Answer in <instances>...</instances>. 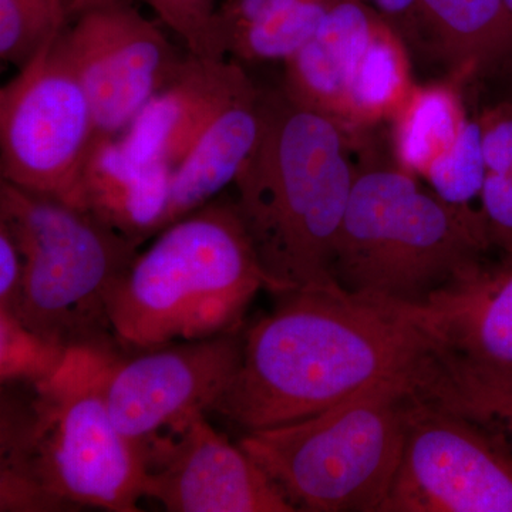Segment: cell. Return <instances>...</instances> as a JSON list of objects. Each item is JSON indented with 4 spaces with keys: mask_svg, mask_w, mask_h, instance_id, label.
Listing matches in <instances>:
<instances>
[{
    "mask_svg": "<svg viewBox=\"0 0 512 512\" xmlns=\"http://www.w3.org/2000/svg\"><path fill=\"white\" fill-rule=\"evenodd\" d=\"M256 84L235 59L188 55L173 82L156 94L119 137L140 163L177 167L225 110Z\"/></svg>",
    "mask_w": 512,
    "mask_h": 512,
    "instance_id": "obj_13",
    "label": "cell"
},
{
    "mask_svg": "<svg viewBox=\"0 0 512 512\" xmlns=\"http://www.w3.org/2000/svg\"><path fill=\"white\" fill-rule=\"evenodd\" d=\"M60 45L89 97L97 141L119 138L187 62L163 30L116 0L84 9Z\"/></svg>",
    "mask_w": 512,
    "mask_h": 512,
    "instance_id": "obj_11",
    "label": "cell"
},
{
    "mask_svg": "<svg viewBox=\"0 0 512 512\" xmlns=\"http://www.w3.org/2000/svg\"><path fill=\"white\" fill-rule=\"evenodd\" d=\"M340 0H302L271 19L227 36V53L238 62L285 60L318 32Z\"/></svg>",
    "mask_w": 512,
    "mask_h": 512,
    "instance_id": "obj_22",
    "label": "cell"
},
{
    "mask_svg": "<svg viewBox=\"0 0 512 512\" xmlns=\"http://www.w3.org/2000/svg\"><path fill=\"white\" fill-rule=\"evenodd\" d=\"M416 311L437 340L441 359L512 370V256L484 262Z\"/></svg>",
    "mask_w": 512,
    "mask_h": 512,
    "instance_id": "obj_14",
    "label": "cell"
},
{
    "mask_svg": "<svg viewBox=\"0 0 512 512\" xmlns=\"http://www.w3.org/2000/svg\"><path fill=\"white\" fill-rule=\"evenodd\" d=\"M466 79V74L453 72L443 82L414 84L390 119L397 167L423 178L431 163L456 143L468 121L460 90Z\"/></svg>",
    "mask_w": 512,
    "mask_h": 512,
    "instance_id": "obj_19",
    "label": "cell"
},
{
    "mask_svg": "<svg viewBox=\"0 0 512 512\" xmlns=\"http://www.w3.org/2000/svg\"><path fill=\"white\" fill-rule=\"evenodd\" d=\"M66 30L64 0H0V59L23 67Z\"/></svg>",
    "mask_w": 512,
    "mask_h": 512,
    "instance_id": "obj_23",
    "label": "cell"
},
{
    "mask_svg": "<svg viewBox=\"0 0 512 512\" xmlns=\"http://www.w3.org/2000/svg\"><path fill=\"white\" fill-rule=\"evenodd\" d=\"M67 348L33 332L12 312L0 309L2 383L42 382L62 365Z\"/></svg>",
    "mask_w": 512,
    "mask_h": 512,
    "instance_id": "obj_25",
    "label": "cell"
},
{
    "mask_svg": "<svg viewBox=\"0 0 512 512\" xmlns=\"http://www.w3.org/2000/svg\"><path fill=\"white\" fill-rule=\"evenodd\" d=\"M272 285L235 204L210 202L156 235L111 291L114 338L130 352L238 332Z\"/></svg>",
    "mask_w": 512,
    "mask_h": 512,
    "instance_id": "obj_4",
    "label": "cell"
},
{
    "mask_svg": "<svg viewBox=\"0 0 512 512\" xmlns=\"http://www.w3.org/2000/svg\"><path fill=\"white\" fill-rule=\"evenodd\" d=\"M406 42L386 19L377 25L350 83L346 127L390 120L414 87Z\"/></svg>",
    "mask_w": 512,
    "mask_h": 512,
    "instance_id": "obj_20",
    "label": "cell"
},
{
    "mask_svg": "<svg viewBox=\"0 0 512 512\" xmlns=\"http://www.w3.org/2000/svg\"><path fill=\"white\" fill-rule=\"evenodd\" d=\"M485 427L414 394L383 512H512V453Z\"/></svg>",
    "mask_w": 512,
    "mask_h": 512,
    "instance_id": "obj_9",
    "label": "cell"
},
{
    "mask_svg": "<svg viewBox=\"0 0 512 512\" xmlns=\"http://www.w3.org/2000/svg\"><path fill=\"white\" fill-rule=\"evenodd\" d=\"M23 279V256L12 232L0 221V309L12 312Z\"/></svg>",
    "mask_w": 512,
    "mask_h": 512,
    "instance_id": "obj_30",
    "label": "cell"
},
{
    "mask_svg": "<svg viewBox=\"0 0 512 512\" xmlns=\"http://www.w3.org/2000/svg\"><path fill=\"white\" fill-rule=\"evenodd\" d=\"M144 497L171 512L296 511L264 468L205 414L151 458Z\"/></svg>",
    "mask_w": 512,
    "mask_h": 512,
    "instance_id": "obj_12",
    "label": "cell"
},
{
    "mask_svg": "<svg viewBox=\"0 0 512 512\" xmlns=\"http://www.w3.org/2000/svg\"><path fill=\"white\" fill-rule=\"evenodd\" d=\"M350 131L282 87L262 93L261 134L234 204L272 292L340 289L333 255L357 175Z\"/></svg>",
    "mask_w": 512,
    "mask_h": 512,
    "instance_id": "obj_3",
    "label": "cell"
},
{
    "mask_svg": "<svg viewBox=\"0 0 512 512\" xmlns=\"http://www.w3.org/2000/svg\"><path fill=\"white\" fill-rule=\"evenodd\" d=\"M114 352L74 346L52 376L29 384L28 402L3 394L0 511H140L146 460L117 429L103 393Z\"/></svg>",
    "mask_w": 512,
    "mask_h": 512,
    "instance_id": "obj_2",
    "label": "cell"
},
{
    "mask_svg": "<svg viewBox=\"0 0 512 512\" xmlns=\"http://www.w3.org/2000/svg\"><path fill=\"white\" fill-rule=\"evenodd\" d=\"M262 93L256 86L239 97L175 167L161 231L210 204L235 183L261 134Z\"/></svg>",
    "mask_w": 512,
    "mask_h": 512,
    "instance_id": "obj_17",
    "label": "cell"
},
{
    "mask_svg": "<svg viewBox=\"0 0 512 512\" xmlns=\"http://www.w3.org/2000/svg\"><path fill=\"white\" fill-rule=\"evenodd\" d=\"M420 389L407 379L373 384L306 419L245 431L238 444L296 511L383 512Z\"/></svg>",
    "mask_w": 512,
    "mask_h": 512,
    "instance_id": "obj_6",
    "label": "cell"
},
{
    "mask_svg": "<svg viewBox=\"0 0 512 512\" xmlns=\"http://www.w3.org/2000/svg\"><path fill=\"white\" fill-rule=\"evenodd\" d=\"M173 173L167 165L140 163L119 138L97 141L84 163L73 207L140 247L160 234Z\"/></svg>",
    "mask_w": 512,
    "mask_h": 512,
    "instance_id": "obj_15",
    "label": "cell"
},
{
    "mask_svg": "<svg viewBox=\"0 0 512 512\" xmlns=\"http://www.w3.org/2000/svg\"><path fill=\"white\" fill-rule=\"evenodd\" d=\"M242 336V355L210 413L245 431L311 417L373 384L414 380L436 365L437 340L416 308L301 289Z\"/></svg>",
    "mask_w": 512,
    "mask_h": 512,
    "instance_id": "obj_1",
    "label": "cell"
},
{
    "mask_svg": "<svg viewBox=\"0 0 512 512\" xmlns=\"http://www.w3.org/2000/svg\"><path fill=\"white\" fill-rule=\"evenodd\" d=\"M480 204L491 247L512 256V173H488Z\"/></svg>",
    "mask_w": 512,
    "mask_h": 512,
    "instance_id": "obj_27",
    "label": "cell"
},
{
    "mask_svg": "<svg viewBox=\"0 0 512 512\" xmlns=\"http://www.w3.org/2000/svg\"><path fill=\"white\" fill-rule=\"evenodd\" d=\"M299 2L302 0H228L218 9L225 46L229 33L265 22Z\"/></svg>",
    "mask_w": 512,
    "mask_h": 512,
    "instance_id": "obj_29",
    "label": "cell"
},
{
    "mask_svg": "<svg viewBox=\"0 0 512 512\" xmlns=\"http://www.w3.org/2000/svg\"><path fill=\"white\" fill-rule=\"evenodd\" d=\"M104 2V0H73V3H76L80 8L86 9L89 6L96 5V3Z\"/></svg>",
    "mask_w": 512,
    "mask_h": 512,
    "instance_id": "obj_32",
    "label": "cell"
},
{
    "mask_svg": "<svg viewBox=\"0 0 512 512\" xmlns=\"http://www.w3.org/2000/svg\"><path fill=\"white\" fill-rule=\"evenodd\" d=\"M487 175L480 126L477 119H468L456 143L431 163L423 178L441 200L470 205L480 200Z\"/></svg>",
    "mask_w": 512,
    "mask_h": 512,
    "instance_id": "obj_24",
    "label": "cell"
},
{
    "mask_svg": "<svg viewBox=\"0 0 512 512\" xmlns=\"http://www.w3.org/2000/svg\"><path fill=\"white\" fill-rule=\"evenodd\" d=\"M158 18L181 37L188 55L198 59L227 57L215 0H147Z\"/></svg>",
    "mask_w": 512,
    "mask_h": 512,
    "instance_id": "obj_26",
    "label": "cell"
},
{
    "mask_svg": "<svg viewBox=\"0 0 512 512\" xmlns=\"http://www.w3.org/2000/svg\"><path fill=\"white\" fill-rule=\"evenodd\" d=\"M96 141L89 97L57 36L0 89V177L73 207Z\"/></svg>",
    "mask_w": 512,
    "mask_h": 512,
    "instance_id": "obj_8",
    "label": "cell"
},
{
    "mask_svg": "<svg viewBox=\"0 0 512 512\" xmlns=\"http://www.w3.org/2000/svg\"><path fill=\"white\" fill-rule=\"evenodd\" d=\"M369 0H340L316 35L285 60L282 90L293 101L346 127L350 83L370 37L383 20Z\"/></svg>",
    "mask_w": 512,
    "mask_h": 512,
    "instance_id": "obj_16",
    "label": "cell"
},
{
    "mask_svg": "<svg viewBox=\"0 0 512 512\" xmlns=\"http://www.w3.org/2000/svg\"><path fill=\"white\" fill-rule=\"evenodd\" d=\"M421 396L501 427L512 439V370L480 369L441 359Z\"/></svg>",
    "mask_w": 512,
    "mask_h": 512,
    "instance_id": "obj_21",
    "label": "cell"
},
{
    "mask_svg": "<svg viewBox=\"0 0 512 512\" xmlns=\"http://www.w3.org/2000/svg\"><path fill=\"white\" fill-rule=\"evenodd\" d=\"M242 355L238 332L174 343L123 359L114 352L103 376L111 419L146 460L210 413L227 389Z\"/></svg>",
    "mask_w": 512,
    "mask_h": 512,
    "instance_id": "obj_10",
    "label": "cell"
},
{
    "mask_svg": "<svg viewBox=\"0 0 512 512\" xmlns=\"http://www.w3.org/2000/svg\"><path fill=\"white\" fill-rule=\"evenodd\" d=\"M424 30L453 72L471 74L512 52V13L505 0H417Z\"/></svg>",
    "mask_w": 512,
    "mask_h": 512,
    "instance_id": "obj_18",
    "label": "cell"
},
{
    "mask_svg": "<svg viewBox=\"0 0 512 512\" xmlns=\"http://www.w3.org/2000/svg\"><path fill=\"white\" fill-rule=\"evenodd\" d=\"M0 221L23 256L13 315L67 349L117 345L110 295L138 247L89 212L3 180Z\"/></svg>",
    "mask_w": 512,
    "mask_h": 512,
    "instance_id": "obj_7",
    "label": "cell"
},
{
    "mask_svg": "<svg viewBox=\"0 0 512 512\" xmlns=\"http://www.w3.org/2000/svg\"><path fill=\"white\" fill-rule=\"evenodd\" d=\"M477 121L488 173H512V101L487 107Z\"/></svg>",
    "mask_w": 512,
    "mask_h": 512,
    "instance_id": "obj_28",
    "label": "cell"
},
{
    "mask_svg": "<svg viewBox=\"0 0 512 512\" xmlns=\"http://www.w3.org/2000/svg\"><path fill=\"white\" fill-rule=\"evenodd\" d=\"M379 10L393 28L399 30L403 39L420 43L423 37V23H421L419 5L417 0H369Z\"/></svg>",
    "mask_w": 512,
    "mask_h": 512,
    "instance_id": "obj_31",
    "label": "cell"
},
{
    "mask_svg": "<svg viewBox=\"0 0 512 512\" xmlns=\"http://www.w3.org/2000/svg\"><path fill=\"white\" fill-rule=\"evenodd\" d=\"M481 210L424 190L397 167L357 171L336 241L332 276L343 291L419 308L484 264Z\"/></svg>",
    "mask_w": 512,
    "mask_h": 512,
    "instance_id": "obj_5",
    "label": "cell"
},
{
    "mask_svg": "<svg viewBox=\"0 0 512 512\" xmlns=\"http://www.w3.org/2000/svg\"><path fill=\"white\" fill-rule=\"evenodd\" d=\"M505 3H507L508 9H510L512 13V0H505Z\"/></svg>",
    "mask_w": 512,
    "mask_h": 512,
    "instance_id": "obj_33",
    "label": "cell"
}]
</instances>
